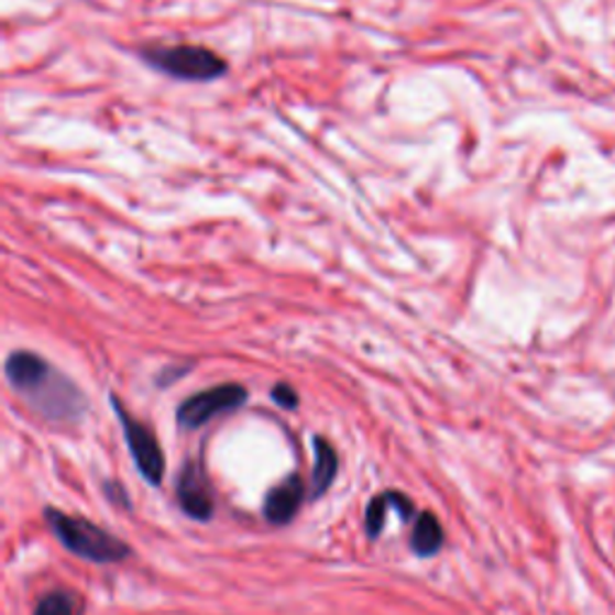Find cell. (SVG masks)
Here are the masks:
<instances>
[{
	"label": "cell",
	"mask_w": 615,
	"mask_h": 615,
	"mask_svg": "<svg viewBox=\"0 0 615 615\" xmlns=\"http://www.w3.org/2000/svg\"><path fill=\"white\" fill-rule=\"evenodd\" d=\"M6 381L48 421H77L87 409L85 392L34 351L18 349L10 353Z\"/></svg>",
	"instance_id": "6da1fadb"
},
{
	"label": "cell",
	"mask_w": 615,
	"mask_h": 615,
	"mask_svg": "<svg viewBox=\"0 0 615 615\" xmlns=\"http://www.w3.org/2000/svg\"><path fill=\"white\" fill-rule=\"evenodd\" d=\"M140 58L145 61L152 70L183 83H212L229 73L227 58L207 46H147L140 51Z\"/></svg>",
	"instance_id": "7a4b0ae2"
},
{
	"label": "cell",
	"mask_w": 615,
	"mask_h": 615,
	"mask_svg": "<svg viewBox=\"0 0 615 615\" xmlns=\"http://www.w3.org/2000/svg\"><path fill=\"white\" fill-rule=\"evenodd\" d=\"M46 525L56 534V539L77 558L107 565V562H118L130 553L128 543H123L107 529L91 525L85 517H73L61 513V509L48 507Z\"/></svg>",
	"instance_id": "3957f363"
},
{
	"label": "cell",
	"mask_w": 615,
	"mask_h": 615,
	"mask_svg": "<svg viewBox=\"0 0 615 615\" xmlns=\"http://www.w3.org/2000/svg\"><path fill=\"white\" fill-rule=\"evenodd\" d=\"M111 407L118 416V421H121L128 450H130V454H133L140 474L145 476L147 483H152V486H160L162 479H164V471H166V462H164V452H162L160 440H156V436L145 424H140L138 418H133L125 411L121 399H118L116 395H111Z\"/></svg>",
	"instance_id": "277c9868"
},
{
	"label": "cell",
	"mask_w": 615,
	"mask_h": 615,
	"mask_svg": "<svg viewBox=\"0 0 615 615\" xmlns=\"http://www.w3.org/2000/svg\"><path fill=\"white\" fill-rule=\"evenodd\" d=\"M248 402V389L235 383H224L217 387H209L188 397L180 404L176 418L180 428H200L212 418L241 409Z\"/></svg>",
	"instance_id": "5b68a950"
},
{
	"label": "cell",
	"mask_w": 615,
	"mask_h": 615,
	"mask_svg": "<svg viewBox=\"0 0 615 615\" xmlns=\"http://www.w3.org/2000/svg\"><path fill=\"white\" fill-rule=\"evenodd\" d=\"M176 495H178L183 513L190 515L193 519L207 521L209 517H212L215 498H212V491H209V483L202 474V469L198 464L188 462L180 469L178 481H176Z\"/></svg>",
	"instance_id": "8992f818"
},
{
	"label": "cell",
	"mask_w": 615,
	"mask_h": 615,
	"mask_svg": "<svg viewBox=\"0 0 615 615\" xmlns=\"http://www.w3.org/2000/svg\"><path fill=\"white\" fill-rule=\"evenodd\" d=\"M306 501V483L300 481V476H289L284 479L279 486H274L267 493L265 501V519L274 527L289 525L294 515L298 513V507Z\"/></svg>",
	"instance_id": "52a82bcc"
},
{
	"label": "cell",
	"mask_w": 615,
	"mask_h": 615,
	"mask_svg": "<svg viewBox=\"0 0 615 615\" xmlns=\"http://www.w3.org/2000/svg\"><path fill=\"white\" fill-rule=\"evenodd\" d=\"M392 507L397 509L402 519L414 517V503L407 498V495H402L397 491H387V493L375 495V498L369 505V509H365V531H369L371 539H377V536H381V531L385 527L387 513Z\"/></svg>",
	"instance_id": "ba28073f"
},
{
	"label": "cell",
	"mask_w": 615,
	"mask_h": 615,
	"mask_svg": "<svg viewBox=\"0 0 615 615\" xmlns=\"http://www.w3.org/2000/svg\"><path fill=\"white\" fill-rule=\"evenodd\" d=\"M312 450H316V464H312L310 495L312 498H320V495L332 486L339 471V457L337 450L325 438H312Z\"/></svg>",
	"instance_id": "9c48e42d"
},
{
	"label": "cell",
	"mask_w": 615,
	"mask_h": 615,
	"mask_svg": "<svg viewBox=\"0 0 615 615\" xmlns=\"http://www.w3.org/2000/svg\"><path fill=\"white\" fill-rule=\"evenodd\" d=\"M444 541V531L433 513H424L416 519L411 531V551L421 558H430L440 551Z\"/></svg>",
	"instance_id": "30bf717a"
},
{
	"label": "cell",
	"mask_w": 615,
	"mask_h": 615,
	"mask_svg": "<svg viewBox=\"0 0 615 615\" xmlns=\"http://www.w3.org/2000/svg\"><path fill=\"white\" fill-rule=\"evenodd\" d=\"M80 611H83L80 594L51 592L39 601L34 615H80Z\"/></svg>",
	"instance_id": "8fae6325"
},
{
	"label": "cell",
	"mask_w": 615,
	"mask_h": 615,
	"mask_svg": "<svg viewBox=\"0 0 615 615\" xmlns=\"http://www.w3.org/2000/svg\"><path fill=\"white\" fill-rule=\"evenodd\" d=\"M272 399L277 407L282 409H296L298 407V392L292 387V385H286V383H279V385H274L272 389Z\"/></svg>",
	"instance_id": "7c38bea8"
},
{
	"label": "cell",
	"mask_w": 615,
	"mask_h": 615,
	"mask_svg": "<svg viewBox=\"0 0 615 615\" xmlns=\"http://www.w3.org/2000/svg\"><path fill=\"white\" fill-rule=\"evenodd\" d=\"M188 371H190V365H183L180 371H176V369H166V371L162 373V375H166V377H160V385H162V387H166L168 383H172V381H178V377H183V375H186Z\"/></svg>",
	"instance_id": "4fadbf2b"
}]
</instances>
